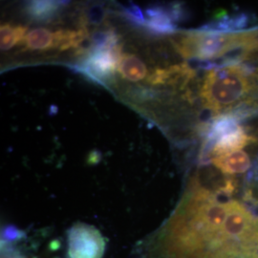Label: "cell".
Returning a JSON list of instances; mask_svg holds the SVG:
<instances>
[{
  "label": "cell",
  "instance_id": "obj_4",
  "mask_svg": "<svg viewBox=\"0 0 258 258\" xmlns=\"http://www.w3.org/2000/svg\"><path fill=\"white\" fill-rule=\"evenodd\" d=\"M148 19L144 28L151 35L165 36L173 35L177 31L175 20L173 19L170 7L162 5L150 6L146 11Z\"/></svg>",
  "mask_w": 258,
  "mask_h": 258
},
{
  "label": "cell",
  "instance_id": "obj_2",
  "mask_svg": "<svg viewBox=\"0 0 258 258\" xmlns=\"http://www.w3.org/2000/svg\"><path fill=\"white\" fill-rule=\"evenodd\" d=\"M121 56L120 43L102 50H85L81 60L71 66V69L89 81L106 86L113 81Z\"/></svg>",
  "mask_w": 258,
  "mask_h": 258
},
{
  "label": "cell",
  "instance_id": "obj_10",
  "mask_svg": "<svg viewBox=\"0 0 258 258\" xmlns=\"http://www.w3.org/2000/svg\"><path fill=\"white\" fill-rule=\"evenodd\" d=\"M120 15L123 19H126L129 23L139 26L144 27L146 23V18L144 16V13L142 9L136 4H130L128 6H123L120 10Z\"/></svg>",
  "mask_w": 258,
  "mask_h": 258
},
{
  "label": "cell",
  "instance_id": "obj_8",
  "mask_svg": "<svg viewBox=\"0 0 258 258\" xmlns=\"http://www.w3.org/2000/svg\"><path fill=\"white\" fill-rule=\"evenodd\" d=\"M118 72L120 76L130 82L144 80L148 75V68L137 55H122L118 64Z\"/></svg>",
  "mask_w": 258,
  "mask_h": 258
},
{
  "label": "cell",
  "instance_id": "obj_6",
  "mask_svg": "<svg viewBox=\"0 0 258 258\" xmlns=\"http://www.w3.org/2000/svg\"><path fill=\"white\" fill-rule=\"evenodd\" d=\"M212 162L225 174L245 173L247 170H249L251 165L249 155L243 150L213 157Z\"/></svg>",
  "mask_w": 258,
  "mask_h": 258
},
{
  "label": "cell",
  "instance_id": "obj_12",
  "mask_svg": "<svg viewBox=\"0 0 258 258\" xmlns=\"http://www.w3.org/2000/svg\"><path fill=\"white\" fill-rule=\"evenodd\" d=\"M256 50H258V41H257V46H256Z\"/></svg>",
  "mask_w": 258,
  "mask_h": 258
},
{
  "label": "cell",
  "instance_id": "obj_11",
  "mask_svg": "<svg viewBox=\"0 0 258 258\" xmlns=\"http://www.w3.org/2000/svg\"><path fill=\"white\" fill-rule=\"evenodd\" d=\"M104 18V10L102 6H94L87 13V19L92 24L101 23Z\"/></svg>",
  "mask_w": 258,
  "mask_h": 258
},
{
  "label": "cell",
  "instance_id": "obj_3",
  "mask_svg": "<svg viewBox=\"0 0 258 258\" xmlns=\"http://www.w3.org/2000/svg\"><path fill=\"white\" fill-rule=\"evenodd\" d=\"M88 36L85 28L80 30H58L52 32L45 28L31 30L24 38V44L29 50H50L59 48L68 50L77 48Z\"/></svg>",
  "mask_w": 258,
  "mask_h": 258
},
{
  "label": "cell",
  "instance_id": "obj_9",
  "mask_svg": "<svg viewBox=\"0 0 258 258\" xmlns=\"http://www.w3.org/2000/svg\"><path fill=\"white\" fill-rule=\"evenodd\" d=\"M28 28L25 26H12L10 24L1 25L0 28V47L2 51H8L18 43L24 40Z\"/></svg>",
  "mask_w": 258,
  "mask_h": 258
},
{
  "label": "cell",
  "instance_id": "obj_5",
  "mask_svg": "<svg viewBox=\"0 0 258 258\" xmlns=\"http://www.w3.org/2000/svg\"><path fill=\"white\" fill-rule=\"evenodd\" d=\"M257 138L249 135V132L240 125L238 129L231 132L219 139L212 147L209 158L220 156L233 151L241 150L242 148L249 147L250 144L256 143Z\"/></svg>",
  "mask_w": 258,
  "mask_h": 258
},
{
  "label": "cell",
  "instance_id": "obj_1",
  "mask_svg": "<svg viewBox=\"0 0 258 258\" xmlns=\"http://www.w3.org/2000/svg\"><path fill=\"white\" fill-rule=\"evenodd\" d=\"M258 83L256 73L242 62L209 70L204 78L201 97L204 105L219 116L243 105H250L249 92Z\"/></svg>",
  "mask_w": 258,
  "mask_h": 258
},
{
  "label": "cell",
  "instance_id": "obj_7",
  "mask_svg": "<svg viewBox=\"0 0 258 258\" xmlns=\"http://www.w3.org/2000/svg\"><path fill=\"white\" fill-rule=\"evenodd\" d=\"M68 2L65 1H29L26 4L28 17L37 21H48L54 19Z\"/></svg>",
  "mask_w": 258,
  "mask_h": 258
}]
</instances>
